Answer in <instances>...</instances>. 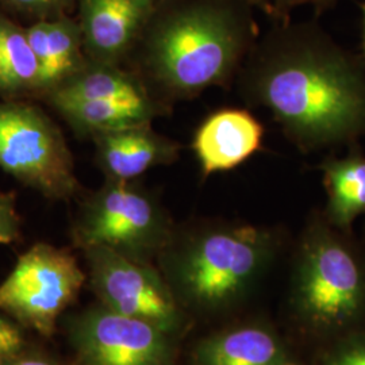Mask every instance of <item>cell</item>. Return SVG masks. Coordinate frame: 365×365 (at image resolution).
I'll return each instance as SVG.
<instances>
[{
    "label": "cell",
    "mask_w": 365,
    "mask_h": 365,
    "mask_svg": "<svg viewBox=\"0 0 365 365\" xmlns=\"http://www.w3.org/2000/svg\"><path fill=\"white\" fill-rule=\"evenodd\" d=\"M237 93L271 113L300 153L336 150L365 137V60L317 22H276L240 69Z\"/></svg>",
    "instance_id": "6da1fadb"
},
{
    "label": "cell",
    "mask_w": 365,
    "mask_h": 365,
    "mask_svg": "<svg viewBox=\"0 0 365 365\" xmlns=\"http://www.w3.org/2000/svg\"><path fill=\"white\" fill-rule=\"evenodd\" d=\"M141 34L143 81L170 105L209 88H232L260 38L248 0H161Z\"/></svg>",
    "instance_id": "7a4b0ae2"
},
{
    "label": "cell",
    "mask_w": 365,
    "mask_h": 365,
    "mask_svg": "<svg viewBox=\"0 0 365 365\" xmlns=\"http://www.w3.org/2000/svg\"><path fill=\"white\" fill-rule=\"evenodd\" d=\"M279 235L249 223L200 222L172 235L161 252L170 280L196 309L227 306L274 260Z\"/></svg>",
    "instance_id": "3957f363"
},
{
    "label": "cell",
    "mask_w": 365,
    "mask_h": 365,
    "mask_svg": "<svg viewBox=\"0 0 365 365\" xmlns=\"http://www.w3.org/2000/svg\"><path fill=\"white\" fill-rule=\"evenodd\" d=\"M351 233L315 212L295 253L297 313L306 327L336 339L360 330L365 317V256Z\"/></svg>",
    "instance_id": "277c9868"
},
{
    "label": "cell",
    "mask_w": 365,
    "mask_h": 365,
    "mask_svg": "<svg viewBox=\"0 0 365 365\" xmlns=\"http://www.w3.org/2000/svg\"><path fill=\"white\" fill-rule=\"evenodd\" d=\"M172 225L155 196L134 182L107 180L87 203L78 223L86 249H113L133 260L161 253L172 238Z\"/></svg>",
    "instance_id": "5b68a950"
},
{
    "label": "cell",
    "mask_w": 365,
    "mask_h": 365,
    "mask_svg": "<svg viewBox=\"0 0 365 365\" xmlns=\"http://www.w3.org/2000/svg\"><path fill=\"white\" fill-rule=\"evenodd\" d=\"M0 168L48 197L66 199L78 191L61 131L33 106L0 103Z\"/></svg>",
    "instance_id": "8992f818"
},
{
    "label": "cell",
    "mask_w": 365,
    "mask_h": 365,
    "mask_svg": "<svg viewBox=\"0 0 365 365\" xmlns=\"http://www.w3.org/2000/svg\"><path fill=\"white\" fill-rule=\"evenodd\" d=\"M84 279L71 253L37 244L19 256L0 284V309L41 334H51L58 315L78 297Z\"/></svg>",
    "instance_id": "52a82bcc"
},
{
    "label": "cell",
    "mask_w": 365,
    "mask_h": 365,
    "mask_svg": "<svg viewBox=\"0 0 365 365\" xmlns=\"http://www.w3.org/2000/svg\"><path fill=\"white\" fill-rule=\"evenodd\" d=\"M86 250L92 286L107 309L148 321L170 336L179 330L182 313L167 283L153 268L113 249Z\"/></svg>",
    "instance_id": "ba28073f"
},
{
    "label": "cell",
    "mask_w": 365,
    "mask_h": 365,
    "mask_svg": "<svg viewBox=\"0 0 365 365\" xmlns=\"http://www.w3.org/2000/svg\"><path fill=\"white\" fill-rule=\"evenodd\" d=\"M75 342L84 365H173L168 333L106 306L78 321Z\"/></svg>",
    "instance_id": "9c48e42d"
},
{
    "label": "cell",
    "mask_w": 365,
    "mask_h": 365,
    "mask_svg": "<svg viewBox=\"0 0 365 365\" xmlns=\"http://www.w3.org/2000/svg\"><path fill=\"white\" fill-rule=\"evenodd\" d=\"M264 126L245 108H221L196 128L191 149L203 179L242 165L262 148Z\"/></svg>",
    "instance_id": "30bf717a"
},
{
    "label": "cell",
    "mask_w": 365,
    "mask_h": 365,
    "mask_svg": "<svg viewBox=\"0 0 365 365\" xmlns=\"http://www.w3.org/2000/svg\"><path fill=\"white\" fill-rule=\"evenodd\" d=\"M152 0H84V37L95 63H119L135 46L155 9Z\"/></svg>",
    "instance_id": "8fae6325"
},
{
    "label": "cell",
    "mask_w": 365,
    "mask_h": 365,
    "mask_svg": "<svg viewBox=\"0 0 365 365\" xmlns=\"http://www.w3.org/2000/svg\"><path fill=\"white\" fill-rule=\"evenodd\" d=\"M93 137L98 163L107 180L134 182L152 168L178 161L182 150V145L153 130L150 123Z\"/></svg>",
    "instance_id": "7c38bea8"
},
{
    "label": "cell",
    "mask_w": 365,
    "mask_h": 365,
    "mask_svg": "<svg viewBox=\"0 0 365 365\" xmlns=\"http://www.w3.org/2000/svg\"><path fill=\"white\" fill-rule=\"evenodd\" d=\"M348 149L345 156L329 155L318 165L327 196L324 215L342 232H352L354 221L365 215V152L360 144Z\"/></svg>",
    "instance_id": "4fadbf2b"
},
{
    "label": "cell",
    "mask_w": 365,
    "mask_h": 365,
    "mask_svg": "<svg viewBox=\"0 0 365 365\" xmlns=\"http://www.w3.org/2000/svg\"><path fill=\"white\" fill-rule=\"evenodd\" d=\"M195 365H282L286 352L272 331L238 327L203 339L194 353Z\"/></svg>",
    "instance_id": "5bb4252c"
},
{
    "label": "cell",
    "mask_w": 365,
    "mask_h": 365,
    "mask_svg": "<svg viewBox=\"0 0 365 365\" xmlns=\"http://www.w3.org/2000/svg\"><path fill=\"white\" fill-rule=\"evenodd\" d=\"M78 129L92 135L138 125H148L157 117L170 114V106L155 96L143 99H101L56 105Z\"/></svg>",
    "instance_id": "9a60e30c"
},
{
    "label": "cell",
    "mask_w": 365,
    "mask_h": 365,
    "mask_svg": "<svg viewBox=\"0 0 365 365\" xmlns=\"http://www.w3.org/2000/svg\"><path fill=\"white\" fill-rule=\"evenodd\" d=\"M155 96L143 78L119 66L95 63L81 68L53 90V105L101 99H143ZM156 98V96H155Z\"/></svg>",
    "instance_id": "2e32d148"
},
{
    "label": "cell",
    "mask_w": 365,
    "mask_h": 365,
    "mask_svg": "<svg viewBox=\"0 0 365 365\" xmlns=\"http://www.w3.org/2000/svg\"><path fill=\"white\" fill-rule=\"evenodd\" d=\"M39 64V88H56L80 71L78 36L66 22H39L26 31Z\"/></svg>",
    "instance_id": "e0dca14e"
},
{
    "label": "cell",
    "mask_w": 365,
    "mask_h": 365,
    "mask_svg": "<svg viewBox=\"0 0 365 365\" xmlns=\"http://www.w3.org/2000/svg\"><path fill=\"white\" fill-rule=\"evenodd\" d=\"M39 64L26 33L0 18V91L4 93L38 87Z\"/></svg>",
    "instance_id": "ac0fdd59"
},
{
    "label": "cell",
    "mask_w": 365,
    "mask_h": 365,
    "mask_svg": "<svg viewBox=\"0 0 365 365\" xmlns=\"http://www.w3.org/2000/svg\"><path fill=\"white\" fill-rule=\"evenodd\" d=\"M322 365H365V330L336 339L324 354Z\"/></svg>",
    "instance_id": "d6986e66"
},
{
    "label": "cell",
    "mask_w": 365,
    "mask_h": 365,
    "mask_svg": "<svg viewBox=\"0 0 365 365\" xmlns=\"http://www.w3.org/2000/svg\"><path fill=\"white\" fill-rule=\"evenodd\" d=\"M19 235V217L13 194L0 192V245L11 244Z\"/></svg>",
    "instance_id": "ffe728a7"
},
{
    "label": "cell",
    "mask_w": 365,
    "mask_h": 365,
    "mask_svg": "<svg viewBox=\"0 0 365 365\" xmlns=\"http://www.w3.org/2000/svg\"><path fill=\"white\" fill-rule=\"evenodd\" d=\"M271 1L276 11L274 22H284V21H289V14L298 7L312 6L318 13H322L336 6L339 0H271Z\"/></svg>",
    "instance_id": "44dd1931"
},
{
    "label": "cell",
    "mask_w": 365,
    "mask_h": 365,
    "mask_svg": "<svg viewBox=\"0 0 365 365\" xmlns=\"http://www.w3.org/2000/svg\"><path fill=\"white\" fill-rule=\"evenodd\" d=\"M24 346L19 329L0 317V359L10 357Z\"/></svg>",
    "instance_id": "7402d4cb"
},
{
    "label": "cell",
    "mask_w": 365,
    "mask_h": 365,
    "mask_svg": "<svg viewBox=\"0 0 365 365\" xmlns=\"http://www.w3.org/2000/svg\"><path fill=\"white\" fill-rule=\"evenodd\" d=\"M152 1H157V0H152ZM248 1L255 6L256 10H259L264 15H267L268 18H272L274 21H276V11H274L271 0H248Z\"/></svg>",
    "instance_id": "603a6c76"
},
{
    "label": "cell",
    "mask_w": 365,
    "mask_h": 365,
    "mask_svg": "<svg viewBox=\"0 0 365 365\" xmlns=\"http://www.w3.org/2000/svg\"><path fill=\"white\" fill-rule=\"evenodd\" d=\"M14 3L27 9H45L52 6L57 0H13Z\"/></svg>",
    "instance_id": "cb8c5ba5"
},
{
    "label": "cell",
    "mask_w": 365,
    "mask_h": 365,
    "mask_svg": "<svg viewBox=\"0 0 365 365\" xmlns=\"http://www.w3.org/2000/svg\"><path fill=\"white\" fill-rule=\"evenodd\" d=\"M11 365H52L46 361L42 360H37V359H24V360H18Z\"/></svg>",
    "instance_id": "d4e9b609"
},
{
    "label": "cell",
    "mask_w": 365,
    "mask_h": 365,
    "mask_svg": "<svg viewBox=\"0 0 365 365\" xmlns=\"http://www.w3.org/2000/svg\"><path fill=\"white\" fill-rule=\"evenodd\" d=\"M360 9H361V13H363V26H364V34H363V48H364V60H365V1H363L360 4Z\"/></svg>",
    "instance_id": "484cf974"
},
{
    "label": "cell",
    "mask_w": 365,
    "mask_h": 365,
    "mask_svg": "<svg viewBox=\"0 0 365 365\" xmlns=\"http://www.w3.org/2000/svg\"><path fill=\"white\" fill-rule=\"evenodd\" d=\"M282 365H298V364H294V363H288V361H284L283 364Z\"/></svg>",
    "instance_id": "4316f807"
}]
</instances>
